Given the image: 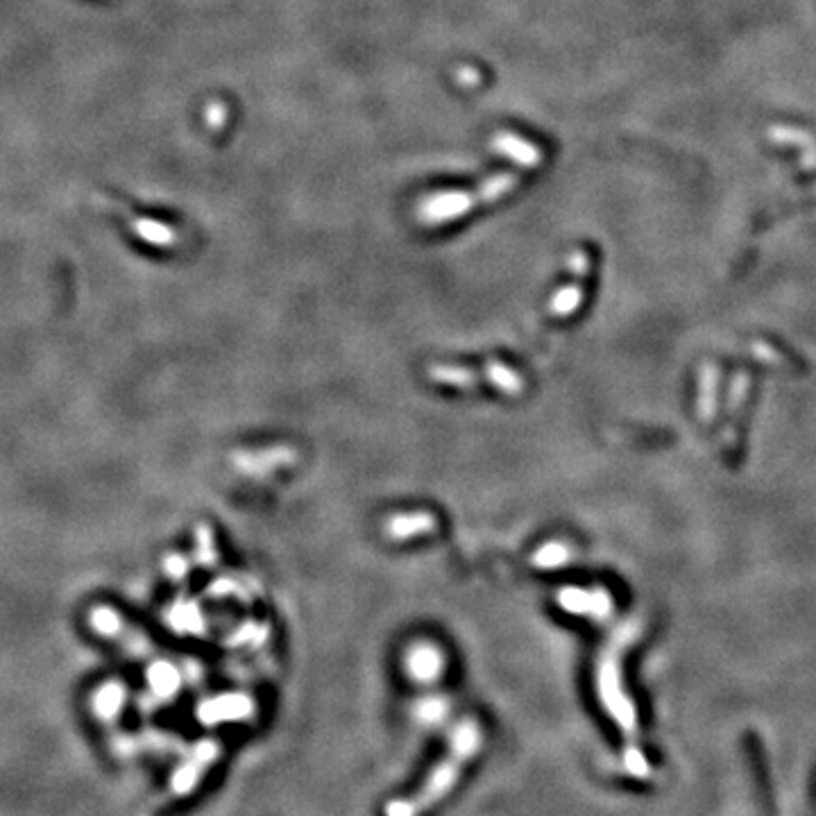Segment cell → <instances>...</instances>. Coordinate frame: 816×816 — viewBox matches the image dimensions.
Segmentation results:
<instances>
[{"mask_svg":"<svg viewBox=\"0 0 816 816\" xmlns=\"http://www.w3.org/2000/svg\"><path fill=\"white\" fill-rule=\"evenodd\" d=\"M481 746L483 731L477 719H462L456 731L452 732V744H449L447 753L429 771L420 789L386 805V816H425L426 812L440 805L447 798V794L453 792L470 762L479 755Z\"/></svg>","mask_w":816,"mask_h":816,"instance_id":"6da1fadb","label":"cell"},{"mask_svg":"<svg viewBox=\"0 0 816 816\" xmlns=\"http://www.w3.org/2000/svg\"><path fill=\"white\" fill-rule=\"evenodd\" d=\"M637 637L635 623H623L605 644L596 660V694H599L601 704L608 710L610 717L622 726L626 737H632L637 731L635 708H632L631 698L623 689V674H622V658L628 644Z\"/></svg>","mask_w":816,"mask_h":816,"instance_id":"7a4b0ae2","label":"cell"},{"mask_svg":"<svg viewBox=\"0 0 816 816\" xmlns=\"http://www.w3.org/2000/svg\"><path fill=\"white\" fill-rule=\"evenodd\" d=\"M517 184V173H499L483 182L477 191H452V193L431 195L420 207V220L426 225L456 220L462 213L472 211L474 207L486 202H495Z\"/></svg>","mask_w":816,"mask_h":816,"instance_id":"3957f363","label":"cell"},{"mask_svg":"<svg viewBox=\"0 0 816 816\" xmlns=\"http://www.w3.org/2000/svg\"><path fill=\"white\" fill-rule=\"evenodd\" d=\"M558 604L569 614L592 619H608L613 614V596L605 590H578V587H565L558 592Z\"/></svg>","mask_w":816,"mask_h":816,"instance_id":"277c9868","label":"cell"},{"mask_svg":"<svg viewBox=\"0 0 816 816\" xmlns=\"http://www.w3.org/2000/svg\"><path fill=\"white\" fill-rule=\"evenodd\" d=\"M438 529V519L435 515L426 510H416V513H397L386 522V534L392 540H411L417 535L434 534Z\"/></svg>","mask_w":816,"mask_h":816,"instance_id":"5b68a950","label":"cell"},{"mask_svg":"<svg viewBox=\"0 0 816 816\" xmlns=\"http://www.w3.org/2000/svg\"><path fill=\"white\" fill-rule=\"evenodd\" d=\"M406 667H408V674L413 678L422 680V683H431V680L440 678L444 667V658L434 644H416L411 647L408 656H406Z\"/></svg>","mask_w":816,"mask_h":816,"instance_id":"8992f818","label":"cell"},{"mask_svg":"<svg viewBox=\"0 0 816 816\" xmlns=\"http://www.w3.org/2000/svg\"><path fill=\"white\" fill-rule=\"evenodd\" d=\"M495 150L501 152L508 159L517 161L522 168H534V166L540 164V150L534 146V143L524 141V139L515 137V134L501 132L497 134L495 139Z\"/></svg>","mask_w":816,"mask_h":816,"instance_id":"52a82bcc","label":"cell"},{"mask_svg":"<svg viewBox=\"0 0 816 816\" xmlns=\"http://www.w3.org/2000/svg\"><path fill=\"white\" fill-rule=\"evenodd\" d=\"M429 377L434 381L456 388H472L477 383H488L486 372H474V370L462 368V365H434V368H429Z\"/></svg>","mask_w":816,"mask_h":816,"instance_id":"ba28073f","label":"cell"},{"mask_svg":"<svg viewBox=\"0 0 816 816\" xmlns=\"http://www.w3.org/2000/svg\"><path fill=\"white\" fill-rule=\"evenodd\" d=\"M483 372H486V381L490 383V386H495L497 390L508 392V395H517V392H522V388H524L522 377H519L513 368H508V365L499 363V361H490Z\"/></svg>","mask_w":816,"mask_h":816,"instance_id":"9c48e42d","label":"cell"},{"mask_svg":"<svg viewBox=\"0 0 816 816\" xmlns=\"http://www.w3.org/2000/svg\"><path fill=\"white\" fill-rule=\"evenodd\" d=\"M580 302H583V283H580L578 279V282L560 288V291L553 295L551 302H549V311L556 318H567L580 307Z\"/></svg>","mask_w":816,"mask_h":816,"instance_id":"30bf717a","label":"cell"},{"mask_svg":"<svg viewBox=\"0 0 816 816\" xmlns=\"http://www.w3.org/2000/svg\"><path fill=\"white\" fill-rule=\"evenodd\" d=\"M571 556L574 551L565 543H547L534 553V565L538 569H558V567L569 565Z\"/></svg>","mask_w":816,"mask_h":816,"instance_id":"8fae6325","label":"cell"},{"mask_svg":"<svg viewBox=\"0 0 816 816\" xmlns=\"http://www.w3.org/2000/svg\"><path fill=\"white\" fill-rule=\"evenodd\" d=\"M462 76H461V82L462 85H472V82H477V76H474V73L477 71H470V68H462Z\"/></svg>","mask_w":816,"mask_h":816,"instance_id":"7c38bea8","label":"cell"}]
</instances>
